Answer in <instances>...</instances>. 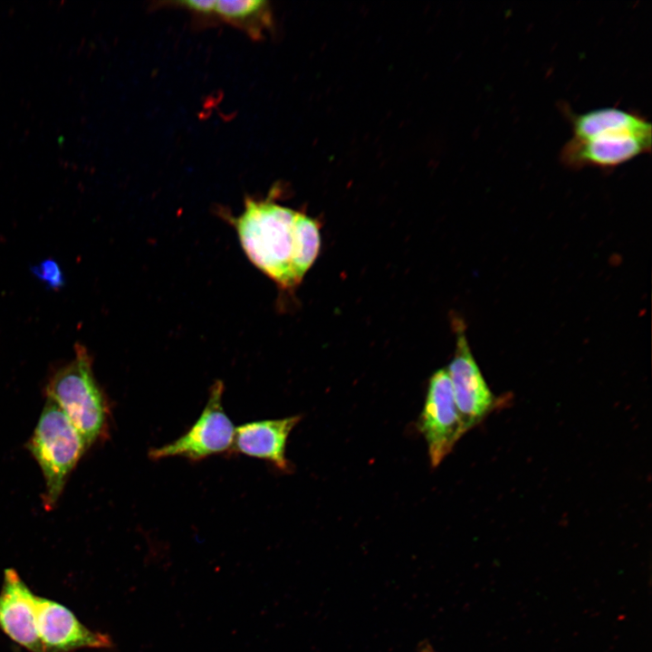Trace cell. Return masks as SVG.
Masks as SVG:
<instances>
[{
	"label": "cell",
	"instance_id": "cell-1",
	"mask_svg": "<svg viewBox=\"0 0 652 652\" xmlns=\"http://www.w3.org/2000/svg\"><path fill=\"white\" fill-rule=\"evenodd\" d=\"M297 215L268 199L247 197L244 211L230 218L248 259L283 289L299 284L292 266Z\"/></svg>",
	"mask_w": 652,
	"mask_h": 652
},
{
	"label": "cell",
	"instance_id": "cell-2",
	"mask_svg": "<svg viewBox=\"0 0 652 652\" xmlns=\"http://www.w3.org/2000/svg\"><path fill=\"white\" fill-rule=\"evenodd\" d=\"M46 395L67 416L89 447L107 434L108 404L94 377L91 357L81 343L74 346V357L51 377Z\"/></svg>",
	"mask_w": 652,
	"mask_h": 652
},
{
	"label": "cell",
	"instance_id": "cell-3",
	"mask_svg": "<svg viewBox=\"0 0 652 652\" xmlns=\"http://www.w3.org/2000/svg\"><path fill=\"white\" fill-rule=\"evenodd\" d=\"M89 448L62 410L47 398L28 450L39 465L45 482L43 506L52 509L59 500L69 475Z\"/></svg>",
	"mask_w": 652,
	"mask_h": 652
},
{
	"label": "cell",
	"instance_id": "cell-4",
	"mask_svg": "<svg viewBox=\"0 0 652 652\" xmlns=\"http://www.w3.org/2000/svg\"><path fill=\"white\" fill-rule=\"evenodd\" d=\"M224 385L212 386L207 403L194 425L175 441L149 452L151 459L181 456L199 461L233 448L235 428L222 406Z\"/></svg>",
	"mask_w": 652,
	"mask_h": 652
},
{
	"label": "cell",
	"instance_id": "cell-5",
	"mask_svg": "<svg viewBox=\"0 0 652 652\" xmlns=\"http://www.w3.org/2000/svg\"><path fill=\"white\" fill-rule=\"evenodd\" d=\"M431 465L436 467L467 431L456 408L447 370L440 369L430 378L419 417Z\"/></svg>",
	"mask_w": 652,
	"mask_h": 652
},
{
	"label": "cell",
	"instance_id": "cell-6",
	"mask_svg": "<svg viewBox=\"0 0 652 652\" xmlns=\"http://www.w3.org/2000/svg\"><path fill=\"white\" fill-rule=\"evenodd\" d=\"M651 139V132H614L584 139L571 138L562 147L560 159L571 169L614 168L649 153Z\"/></svg>",
	"mask_w": 652,
	"mask_h": 652
},
{
	"label": "cell",
	"instance_id": "cell-7",
	"mask_svg": "<svg viewBox=\"0 0 652 652\" xmlns=\"http://www.w3.org/2000/svg\"><path fill=\"white\" fill-rule=\"evenodd\" d=\"M456 333L455 350L447 373L456 408L468 431L492 411L495 398L471 352L462 327Z\"/></svg>",
	"mask_w": 652,
	"mask_h": 652
},
{
	"label": "cell",
	"instance_id": "cell-8",
	"mask_svg": "<svg viewBox=\"0 0 652 652\" xmlns=\"http://www.w3.org/2000/svg\"><path fill=\"white\" fill-rule=\"evenodd\" d=\"M36 621L44 652L113 647L109 635L89 629L69 609L52 599L36 596Z\"/></svg>",
	"mask_w": 652,
	"mask_h": 652
},
{
	"label": "cell",
	"instance_id": "cell-9",
	"mask_svg": "<svg viewBox=\"0 0 652 652\" xmlns=\"http://www.w3.org/2000/svg\"><path fill=\"white\" fill-rule=\"evenodd\" d=\"M0 629L30 652H44L36 621V595L7 569L0 591Z\"/></svg>",
	"mask_w": 652,
	"mask_h": 652
},
{
	"label": "cell",
	"instance_id": "cell-10",
	"mask_svg": "<svg viewBox=\"0 0 652 652\" xmlns=\"http://www.w3.org/2000/svg\"><path fill=\"white\" fill-rule=\"evenodd\" d=\"M300 420L301 416H292L243 424L235 428L232 449L251 457L266 460L282 471H288L286 443Z\"/></svg>",
	"mask_w": 652,
	"mask_h": 652
},
{
	"label": "cell",
	"instance_id": "cell-11",
	"mask_svg": "<svg viewBox=\"0 0 652 652\" xmlns=\"http://www.w3.org/2000/svg\"><path fill=\"white\" fill-rule=\"evenodd\" d=\"M571 126L574 139H590L614 132H651V123L636 110L617 107L596 109L585 113H575L561 107Z\"/></svg>",
	"mask_w": 652,
	"mask_h": 652
},
{
	"label": "cell",
	"instance_id": "cell-12",
	"mask_svg": "<svg viewBox=\"0 0 652 652\" xmlns=\"http://www.w3.org/2000/svg\"><path fill=\"white\" fill-rule=\"evenodd\" d=\"M321 248V235L317 221L298 212L295 221V248L293 273L300 283L316 260Z\"/></svg>",
	"mask_w": 652,
	"mask_h": 652
},
{
	"label": "cell",
	"instance_id": "cell-13",
	"mask_svg": "<svg viewBox=\"0 0 652 652\" xmlns=\"http://www.w3.org/2000/svg\"><path fill=\"white\" fill-rule=\"evenodd\" d=\"M214 14L255 32L261 23L268 21V3L263 0H219L216 1Z\"/></svg>",
	"mask_w": 652,
	"mask_h": 652
},
{
	"label": "cell",
	"instance_id": "cell-14",
	"mask_svg": "<svg viewBox=\"0 0 652 652\" xmlns=\"http://www.w3.org/2000/svg\"><path fill=\"white\" fill-rule=\"evenodd\" d=\"M33 274L51 290H59L65 284V277L59 264L53 258L44 259L31 267Z\"/></svg>",
	"mask_w": 652,
	"mask_h": 652
},
{
	"label": "cell",
	"instance_id": "cell-15",
	"mask_svg": "<svg viewBox=\"0 0 652 652\" xmlns=\"http://www.w3.org/2000/svg\"><path fill=\"white\" fill-rule=\"evenodd\" d=\"M179 4L197 14H214L216 1L214 0H187L179 2Z\"/></svg>",
	"mask_w": 652,
	"mask_h": 652
},
{
	"label": "cell",
	"instance_id": "cell-16",
	"mask_svg": "<svg viewBox=\"0 0 652 652\" xmlns=\"http://www.w3.org/2000/svg\"><path fill=\"white\" fill-rule=\"evenodd\" d=\"M423 652H430V651H429V650H427V649H426V650H424Z\"/></svg>",
	"mask_w": 652,
	"mask_h": 652
}]
</instances>
